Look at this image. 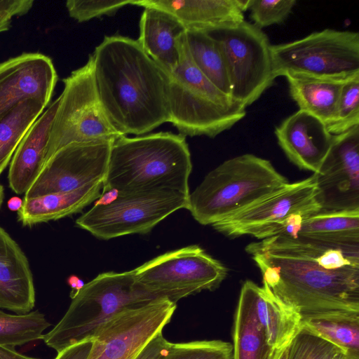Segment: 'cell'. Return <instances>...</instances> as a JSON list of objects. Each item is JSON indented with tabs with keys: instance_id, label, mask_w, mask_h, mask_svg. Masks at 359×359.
Wrapping results in <instances>:
<instances>
[{
	"instance_id": "1",
	"label": "cell",
	"mask_w": 359,
	"mask_h": 359,
	"mask_svg": "<svg viewBox=\"0 0 359 359\" xmlns=\"http://www.w3.org/2000/svg\"><path fill=\"white\" fill-rule=\"evenodd\" d=\"M92 55L100 102L118 132L140 136L169 122L165 73L137 40L106 36Z\"/></svg>"
},
{
	"instance_id": "2",
	"label": "cell",
	"mask_w": 359,
	"mask_h": 359,
	"mask_svg": "<svg viewBox=\"0 0 359 359\" xmlns=\"http://www.w3.org/2000/svg\"><path fill=\"white\" fill-rule=\"evenodd\" d=\"M245 250L260 269L263 287L302 317L359 312V267L327 269L309 259Z\"/></svg>"
},
{
	"instance_id": "3",
	"label": "cell",
	"mask_w": 359,
	"mask_h": 359,
	"mask_svg": "<svg viewBox=\"0 0 359 359\" xmlns=\"http://www.w3.org/2000/svg\"><path fill=\"white\" fill-rule=\"evenodd\" d=\"M192 170L186 137L158 132L116 139L102 190L121 194L172 190L189 195Z\"/></svg>"
},
{
	"instance_id": "4",
	"label": "cell",
	"mask_w": 359,
	"mask_h": 359,
	"mask_svg": "<svg viewBox=\"0 0 359 359\" xmlns=\"http://www.w3.org/2000/svg\"><path fill=\"white\" fill-rule=\"evenodd\" d=\"M288 183L269 161L251 154L239 155L208 173L189 194L187 210L198 223L212 225Z\"/></svg>"
},
{
	"instance_id": "5",
	"label": "cell",
	"mask_w": 359,
	"mask_h": 359,
	"mask_svg": "<svg viewBox=\"0 0 359 359\" xmlns=\"http://www.w3.org/2000/svg\"><path fill=\"white\" fill-rule=\"evenodd\" d=\"M165 73L169 123L179 134L215 137L246 115L244 105L221 91L194 65L185 33L181 39L178 65Z\"/></svg>"
},
{
	"instance_id": "6",
	"label": "cell",
	"mask_w": 359,
	"mask_h": 359,
	"mask_svg": "<svg viewBox=\"0 0 359 359\" xmlns=\"http://www.w3.org/2000/svg\"><path fill=\"white\" fill-rule=\"evenodd\" d=\"M135 280L134 270L105 272L86 283L58 323L43 339L57 353L92 339L98 327L121 311L159 299ZM167 299V298H166Z\"/></svg>"
},
{
	"instance_id": "7",
	"label": "cell",
	"mask_w": 359,
	"mask_h": 359,
	"mask_svg": "<svg viewBox=\"0 0 359 359\" xmlns=\"http://www.w3.org/2000/svg\"><path fill=\"white\" fill-rule=\"evenodd\" d=\"M275 79L289 74L346 81L359 76V34L325 29L293 41L271 45Z\"/></svg>"
},
{
	"instance_id": "8",
	"label": "cell",
	"mask_w": 359,
	"mask_h": 359,
	"mask_svg": "<svg viewBox=\"0 0 359 359\" xmlns=\"http://www.w3.org/2000/svg\"><path fill=\"white\" fill-rule=\"evenodd\" d=\"M63 82L64 90L50 128L46 162L69 144L114 140L123 136L112 126L100 102L92 55Z\"/></svg>"
},
{
	"instance_id": "9",
	"label": "cell",
	"mask_w": 359,
	"mask_h": 359,
	"mask_svg": "<svg viewBox=\"0 0 359 359\" xmlns=\"http://www.w3.org/2000/svg\"><path fill=\"white\" fill-rule=\"evenodd\" d=\"M219 43L231 87V97L245 107L276 79L271 44L262 29L245 20L206 31Z\"/></svg>"
},
{
	"instance_id": "10",
	"label": "cell",
	"mask_w": 359,
	"mask_h": 359,
	"mask_svg": "<svg viewBox=\"0 0 359 359\" xmlns=\"http://www.w3.org/2000/svg\"><path fill=\"white\" fill-rule=\"evenodd\" d=\"M133 270L142 287L176 304L202 290L216 289L227 274L219 261L198 245L166 252Z\"/></svg>"
},
{
	"instance_id": "11",
	"label": "cell",
	"mask_w": 359,
	"mask_h": 359,
	"mask_svg": "<svg viewBox=\"0 0 359 359\" xmlns=\"http://www.w3.org/2000/svg\"><path fill=\"white\" fill-rule=\"evenodd\" d=\"M189 197L172 190L118 193L109 204H95L76 220V224L104 240L147 233L172 212L188 209Z\"/></svg>"
},
{
	"instance_id": "12",
	"label": "cell",
	"mask_w": 359,
	"mask_h": 359,
	"mask_svg": "<svg viewBox=\"0 0 359 359\" xmlns=\"http://www.w3.org/2000/svg\"><path fill=\"white\" fill-rule=\"evenodd\" d=\"M313 175L303 180L288 183L240 212L212 226L229 237L244 235L263 240L280 233L286 222L298 215L320 212Z\"/></svg>"
},
{
	"instance_id": "13",
	"label": "cell",
	"mask_w": 359,
	"mask_h": 359,
	"mask_svg": "<svg viewBox=\"0 0 359 359\" xmlns=\"http://www.w3.org/2000/svg\"><path fill=\"white\" fill-rule=\"evenodd\" d=\"M176 308V303L159 298L121 311L97 329L87 359H135L170 322Z\"/></svg>"
},
{
	"instance_id": "14",
	"label": "cell",
	"mask_w": 359,
	"mask_h": 359,
	"mask_svg": "<svg viewBox=\"0 0 359 359\" xmlns=\"http://www.w3.org/2000/svg\"><path fill=\"white\" fill-rule=\"evenodd\" d=\"M313 176L319 213L359 210V126L333 135L330 147Z\"/></svg>"
},
{
	"instance_id": "15",
	"label": "cell",
	"mask_w": 359,
	"mask_h": 359,
	"mask_svg": "<svg viewBox=\"0 0 359 359\" xmlns=\"http://www.w3.org/2000/svg\"><path fill=\"white\" fill-rule=\"evenodd\" d=\"M114 140L75 142L62 147L47 161L25 198L104 182Z\"/></svg>"
},
{
	"instance_id": "16",
	"label": "cell",
	"mask_w": 359,
	"mask_h": 359,
	"mask_svg": "<svg viewBox=\"0 0 359 359\" xmlns=\"http://www.w3.org/2000/svg\"><path fill=\"white\" fill-rule=\"evenodd\" d=\"M57 80L50 57L26 53L0 63V121L20 102L38 99L47 106Z\"/></svg>"
},
{
	"instance_id": "17",
	"label": "cell",
	"mask_w": 359,
	"mask_h": 359,
	"mask_svg": "<svg viewBox=\"0 0 359 359\" xmlns=\"http://www.w3.org/2000/svg\"><path fill=\"white\" fill-rule=\"evenodd\" d=\"M275 135L287 158L300 169L313 173L326 156L333 137L322 121L300 109L276 126Z\"/></svg>"
},
{
	"instance_id": "18",
	"label": "cell",
	"mask_w": 359,
	"mask_h": 359,
	"mask_svg": "<svg viewBox=\"0 0 359 359\" xmlns=\"http://www.w3.org/2000/svg\"><path fill=\"white\" fill-rule=\"evenodd\" d=\"M249 0H135L133 5L154 7L176 17L186 29L209 31L244 20Z\"/></svg>"
},
{
	"instance_id": "19",
	"label": "cell",
	"mask_w": 359,
	"mask_h": 359,
	"mask_svg": "<svg viewBox=\"0 0 359 359\" xmlns=\"http://www.w3.org/2000/svg\"><path fill=\"white\" fill-rule=\"evenodd\" d=\"M59 102L60 97L32 123L13 154L8 182L16 194H25L46 164L50 128Z\"/></svg>"
},
{
	"instance_id": "20",
	"label": "cell",
	"mask_w": 359,
	"mask_h": 359,
	"mask_svg": "<svg viewBox=\"0 0 359 359\" xmlns=\"http://www.w3.org/2000/svg\"><path fill=\"white\" fill-rule=\"evenodd\" d=\"M34 304L35 290L28 259L0 226V308L27 313Z\"/></svg>"
},
{
	"instance_id": "21",
	"label": "cell",
	"mask_w": 359,
	"mask_h": 359,
	"mask_svg": "<svg viewBox=\"0 0 359 359\" xmlns=\"http://www.w3.org/2000/svg\"><path fill=\"white\" fill-rule=\"evenodd\" d=\"M186 30L183 24L170 13L145 7L140 20L137 41L143 50L168 73L180 62L181 39Z\"/></svg>"
},
{
	"instance_id": "22",
	"label": "cell",
	"mask_w": 359,
	"mask_h": 359,
	"mask_svg": "<svg viewBox=\"0 0 359 359\" xmlns=\"http://www.w3.org/2000/svg\"><path fill=\"white\" fill-rule=\"evenodd\" d=\"M247 248L315 260L327 269L359 267V246L332 247L297 237L274 236L250 243Z\"/></svg>"
},
{
	"instance_id": "23",
	"label": "cell",
	"mask_w": 359,
	"mask_h": 359,
	"mask_svg": "<svg viewBox=\"0 0 359 359\" xmlns=\"http://www.w3.org/2000/svg\"><path fill=\"white\" fill-rule=\"evenodd\" d=\"M103 184L104 182H98L68 192L24 198L22 206L18 211V221L23 226H32L81 212L100 196Z\"/></svg>"
},
{
	"instance_id": "24",
	"label": "cell",
	"mask_w": 359,
	"mask_h": 359,
	"mask_svg": "<svg viewBox=\"0 0 359 359\" xmlns=\"http://www.w3.org/2000/svg\"><path fill=\"white\" fill-rule=\"evenodd\" d=\"M332 247L359 246V210L318 213L302 219L287 236Z\"/></svg>"
},
{
	"instance_id": "25",
	"label": "cell",
	"mask_w": 359,
	"mask_h": 359,
	"mask_svg": "<svg viewBox=\"0 0 359 359\" xmlns=\"http://www.w3.org/2000/svg\"><path fill=\"white\" fill-rule=\"evenodd\" d=\"M232 359H274L278 352L269 344L257 320L246 280L241 287L233 327Z\"/></svg>"
},
{
	"instance_id": "26",
	"label": "cell",
	"mask_w": 359,
	"mask_h": 359,
	"mask_svg": "<svg viewBox=\"0 0 359 359\" xmlns=\"http://www.w3.org/2000/svg\"><path fill=\"white\" fill-rule=\"evenodd\" d=\"M255 311L270 346L277 352L290 342L301 325L302 316L264 287L249 280Z\"/></svg>"
},
{
	"instance_id": "27",
	"label": "cell",
	"mask_w": 359,
	"mask_h": 359,
	"mask_svg": "<svg viewBox=\"0 0 359 359\" xmlns=\"http://www.w3.org/2000/svg\"><path fill=\"white\" fill-rule=\"evenodd\" d=\"M289 93L299 109L322 121L326 127L334 120L338 101L346 81L312 77L300 74L285 76Z\"/></svg>"
},
{
	"instance_id": "28",
	"label": "cell",
	"mask_w": 359,
	"mask_h": 359,
	"mask_svg": "<svg viewBox=\"0 0 359 359\" xmlns=\"http://www.w3.org/2000/svg\"><path fill=\"white\" fill-rule=\"evenodd\" d=\"M301 325L342 350L346 359H359V312L314 313L302 317Z\"/></svg>"
},
{
	"instance_id": "29",
	"label": "cell",
	"mask_w": 359,
	"mask_h": 359,
	"mask_svg": "<svg viewBox=\"0 0 359 359\" xmlns=\"http://www.w3.org/2000/svg\"><path fill=\"white\" fill-rule=\"evenodd\" d=\"M185 39L196 67L217 88L231 96V87L226 67L217 41L207 32L195 29H187Z\"/></svg>"
},
{
	"instance_id": "30",
	"label": "cell",
	"mask_w": 359,
	"mask_h": 359,
	"mask_svg": "<svg viewBox=\"0 0 359 359\" xmlns=\"http://www.w3.org/2000/svg\"><path fill=\"white\" fill-rule=\"evenodd\" d=\"M46 107L38 99L20 102L0 121V175L11 161L20 142Z\"/></svg>"
},
{
	"instance_id": "31",
	"label": "cell",
	"mask_w": 359,
	"mask_h": 359,
	"mask_svg": "<svg viewBox=\"0 0 359 359\" xmlns=\"http://www.w3.org/2000/svg\"><path fill=\"white\" fill-rule=\"evenodd\" d=\"M50 325L44 314L38 310L17 315L0 310V346L14 348L43 339V332Z\"/></svg>"
},
{
	"instance_id": "32",
	"label": "cell",
	"mask_w": 359,
	"mask_h": 359,
	"mask_svg": "<svg viewBox=\"0 0 359 359\" xmlns=\"http://www.w3.org/2000/svg\"><path fill=\"white\" fill-rule=\"evenodd\" d=\"M342 353L339 348L302 325L286 346V359H334Z\"/></svg>"
},
{
	"instance_id": "33",
	"label": "cell",
	"mask_w": 359,
	"mask_h": 359,
	"mask_svg": "<svg viewBox=\"0 0 359 359\" xmlns=\"http://www.w3.org/2000/svg\"><path fill=\"white\" fill-rule=\"evenodd\" d=\"M233 357V346L222 340L170 342L158 359H229Z\"/></svg>"
},
{
	"instance_id": "34",
	"label": "cell",
	"mask_w": 359,
	"mask_h": 359,
	"mask_svg": "<svg viewBox=\"0 0 359 359\" xmlns=\"http://www.w3.org/2000/svg\"><path fill=\"white\" fill-rule=\"evenodd\" d=\"M356 126H359V76L344 83L335 118L327 129L332 135H338Z\"/></svg>"
},
{
	"instance_id": "35",
	"label": "cell",
	"mask_w": 359,
	"mask_h": 359,
	"mask_svg": "<svg viewBox=\"0 0 359 359\" xmlns=\"http://www.w3.org/2000/svg\"><path fill=\"white\" fill-rule=\"evenodd\" d=\"M296 4L295 0H249L248 10L253 24L262 29L283 22Z\"/></svg>"
},
{
	"instance_id": "36",
	"label": "cell",
	"mask_w": 359,
	"mask_h": 359,
	"mask_svg": "<svg viewBox=\"0 0 359 359\" xmlns=\"http://www.w3.org/2000/svg\"><path fill=\"white\" fill-rule=\"evenodd\" d=\"M135 0H69L66 7L70 17L79 22L104 15H111Z\"/></svg>"
},
{
	"instance_id": "37",
	"label": "cell",
	"mask_w": 359,
	"mask_h": 359,
	"mask_svg": "<svg viewBox=\"0 0 359 359\" xmlns=\"http://www.w3.org/2000/svg\"><path fill=\"white\" fill-rule=\"evenodd\" d=\"M33 4L32 0H0V33L8 29L14 16L25 14Z\"/></svg>"
},
{
	"instance_id": "38",
	"label": "cell",
	"mask_w": 359,
	"mask_h": 359,
	"mask_svg": "<svg viewBox=\"0 0 359 359\" xmlns=\"http://www.w3.org/2000/svg\"><path fill=\"white\" fill-rule=\"evenodd\" d=\"M170 344L160 332L144 346L135 359H158Z\"/></svg>"
},
{
	"instance_id": "39",
	"label": "cell",
	"mask_w": 359,
	"mask_h": 359,
	"mask_svg": "<svg viewBox=\"0 0 359 359\" xmlns=\"http://www.w3.org/2000/svg\"><path fill=\"white\" fill-rule=\"evenodd\" d=\"M93 342V339H90L70 346L57 353L55 359H87Z\"/></svg>"
},
{
	"instance_id": "40",
	"label": "cell",
	"mask_w": 359,
	"mask_h": 359,
	"mask_svg": "<svg viewBox=\"0 0 359 359\" xmlns=\"http://www.w3.org/2000/svg\"><path fill=\"white\" fill-rule=\"evenodd\" d=\"M0 359H38L20 353L12 347L0 346Z\"/></svg>"
},
{
	"instance_id": "41",
	"label": "cell",
	"mask_w": 359,
	"mask_h": 359,
	"mask_svg": "<svg viewBox=\"0 0 359 359\" xmlns=\"http://www.w3.org/2000/svg\"><path fill=\"white\" fill-rule=\"evenodd\" d=\"M67 283L71 287L70 297L72 299L85 285L78 276L72 275L67 278Z\"/></svg>"
},
{
	"instance_id": "42",
	"label": "cell",
	"mask_w": 359,
	"mask_h": 359,
	"mask_svg": "<svg viewBox=\"0 0 359 359\" xmlns=\"http://www.w3.org/2000/svg\"><path fill=\"white\" fill-rule=\"evenodd\" d=\"M23 204V201L17 196L11 198L8 203V208L12 211H18L20 210Z\"/></svg>"
},
{
	"instance_id": "43",
	"label": "cell",
	"mask_w": 359,
	"mask_h": 359,
	"mask_svg": "<svg viewBox=\"0 0 359 359\" xmlns=\"http://www.w3.org/2000/svg\"><path fill=\"white\" fill-rule=\"evenodd\" d=\"M286 346L282 348L276 355L274 359H286Z\"/></svg>"
},
{
	"instance_id": "44",
	"label": "cell",
	"mask_w": 359,
	"mask_h": 359,
	"mask_svg": "<svg viewBox=\"0 0 359 359\" xmlns=\"http://www.w3.org/2000/svg\"><path fill=\"white\" fill-rule=\"evenodd\" d=\"M4 196V187H3V186L0 184V208H1V204H2V203H3Z\"/></svg>"
},
{
	"instance_id": "45",
	"label": "cell",
	"mask_w": 359,
	"mask_h": 359,
	"mask_svg": "<svg viewBox=\"0 0 359 359\" xmlns=\"http://www.w3.org/2000/svg\"><path fill=\"white\" fill-rule=\"evenodd\" d=\"M334 359H346V357L344 353H342L337 356V358H335Z\"/></svg>"
},
{
	"instance_id": "46",
	"label": "cell",
	"mask_w": 359,
	"mask_h": 359,
	"mask_svg": "<svg viewBox=\"0 0 359 359\" xmlns=\"http://www.w3.org/2000/svg\"><path fill=\"white\" fill-rule=\"evenodd\" d=\"M229 359H232V358H229Z\"/></svg>"
}]
</instances>
